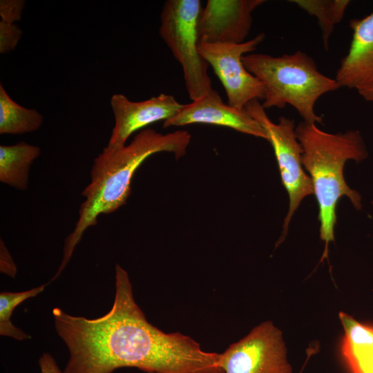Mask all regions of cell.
I'll return each mask as SVG.
<instances>
[{"instance_id": "6da1fadb", "label": "cell", "mask_w": 373, "mask_h": 373, "mask_svg": "<svg viewBox=\"0 0 373 373\" xmlns=\"http://www.w3.org/2000/svg\"><path fill=\"white\" fill-rule=\"evenodd\" d=\"M69 358L63 373H112L136 367L148 373H224L220 354L203 350L189 336L165 333L151 324L134 300L128 274L115 266L111 310L88 319L52 309Z\"/></svg>"}, {"instance_id": "7a4b0ae2", "label": "cell", "mask_w": 373, "mask_h": 373, "mask_svg": "<svg viewBox=\"0 0 373 373\" xmlns=\"http://www.w3.org/2000/svg\"><path fill=\"white\" fill-rule=\"evenodd\" d=\"M191 138L186 131L163 134L145 128L128 145L104 148L94 160L90 182L82 192L85 200L80 205L74 229L65 240L62 260L52 280L64 269L84 233L97 224L99 216L111 213L126 203L132 178L142 162L160 152L171 153L178 159L186 154Z\"/></svg>"}, {"instance_id": "3957f363", "label": "cell", "mask_w": 373, "mask_h": 373, "mask_svg": "<svg viewBox=\"0 0 373 373\" xmlns=\"http://www.w3.org/2000/svg\"><path fill=\"white\" fill-rule=\"evenodd\" d=\"M295 132L303 149L302 164L310 174L318 204L320 238L325 244L322 261L327 258L329 242L334 240L338 200L345 195L356 209H361L360 194L345 181L344 165L349 160H363L367 151L357 130L332 134L321 130L315 123L303 121Z\"/></svg>"}, {"instance_id": "277c9868", "label": "cell", "mask_w": 373, "mask_h": 373, "mask_svg": "<svg viewBox=\"0 0 373 373\" xmlns=\"http://www.w3.org/2000/svg\"><path fill=\"white\" fill-rule=\"evenodd\" d=\"M242 60L265 86L261 103L265 109L283 108L289 104L308 123L322 122L314 111L317 100L340 88L335 79L321 73L314 60L303 51L279 57L252 53L244 55Z\"/></svg>"}, {"instance_id": "5b68a950", "label": "cell", "mask_w": 373, "mask_h": 373, "mask_svg": "<svg viewBox=\"0 0 373 373\" xmlns=\"http://www.w3.org/2000/svg\"><path fill=\"white\" fill-rule=\"evenodd\" d=\"M202 8L199 0H168L160 15V35L182 66L192 101L213 90L209 64L198 49V23Z\"/></svg>"}, {"instance_id": "8992f818", "label": "cell", "mask_w": 373, "mask_h": 373, "mask_svg": "<svg viewBox=\"0 0 373 373\" xmlns=\"http://www.w3.org/2000/svg\"><path fill=\"white\" fill-rule=\"evenodd\" d=\"M245 110L264 128L271 144L278 164L283 186L289 197V207L283 224L281 242L285 237L289 221L306 196L314 193L312 180L304 171L301 160L303 149L296 132L294 120L280 117L274 123L258 100H252Z\"/></svg>"}, {"instance_id": "52a82bcc", "label": "cell", "mask_w": 373, "mask_h": 373, "mask_svg": "<svg viewBox=\"0 0 373 373\" xmlns=\"http://www.w3.org/2000/svg\"><path fill=\"white\" fill-rule=\"evenodd\" d=\"M224 373H292L282 332L270 321L220 353Z\"/></svg>"}, {"instance_id": "ba28073f", "label": "cell", "mask_w": 373, "mask_h": 373, "mask_svg": "<svg viewBox=\"0 0 373 373\" xmlns=\"http://www.w3.org/2000/svg\"><path fill=\"white\" fill-rule=\"evenodd\" d=\"M265 37L264 33H259L238 44H199L200 55L213 68L225 90L228 104L235 108L243 110L249 102L265 99L263 84L247 70L242 60L245 54L254 51Z\"/></svg>"}, {"instance_id": "9c48e42d", "label": "cell", "mask_w": 373, "mask_h": 373, "mask_svg": "<svg viewBox=\"0 0 373 373\" xmlns=\"http://www.w3.org/2000/svg\"><path fill=\"white\" fill-rule=\"evenodd\" d=\"M263 0H209L200 12V44L245 42L252 24V12Z\"/></svg>"}, {"instance_id": "30bf717a", "label": "cell", "mask_w": 373, "mask_h": 373, "mask_svg": "<svg viewBox=\"0 0 373 373\" xmlns=\"http://www.w3.org/2000/svg\"><path fill=\"white\" fill-rule=\"evenodd\" d=\"M171 95L161 93L141 102H132L122 94H114L111 99L115 124L108 146L126 145L135 131L154 122L166 120L182 106Z\"/></svg>"}, {"instance_id": "8fae6325", "label": "cell", "mask_w": 373, "mask_h": 373, "mask_svg": "<svg viewBox=\"0 0 373 373\" xmlns=\"http://www.w3.org/2000/svg\"><path fill=\"white\" fill-rule=\"evenodd\" d=\"M192 124L226 126L245 134L268 140L262 126L245 109L239 110L224 104L214 89L191 103L183 104L173 116L164 122L163 127Z\"/></svg>"}, {"instance_id": "7c38bea8", "label": "cell", "mask_w": 373, "mask_h": 373, "mask_svg": "<svg viewBox=\"0 0 373 373\" xmlns=\"http://www.w3.org/2000/svg\"><path fill=\"white\" fill-rule=\"evenodd\" d=\"M352 37L335 80L340 87L358 89L373 84V12L352 19Z\"/></svg>"}, {"instance_id": "4fadbf2b", "label": "cell", "mask_w": 373, "mask_h": 373, "mask_svg": "<svg viewBox=\"0 0 373 373\" xmlns=\"http://www.w3.org/2000/svg\"><path fill=\"white\" fill-rule=\"evenodd\" d=\"M40 153L39 146L23 141L1 145L0 181L17 189H26L30 166Z\"/></svg>"}, {"instance_id": "5bb4252c", "label": "cell", "mask_w": 373, "mask_h": 373, "mask_svg": "<svg viewBox=\"0 0 373 373\" xmlns=\"http://www.w3.org/2000/svg\"><path fill=\"white\" fill-rule=\"evenodd\" d=\"M43 121V115L39 112L18 104L0 84V134L33 132L39 128Z\"/></svg>"}, {"instance_id": "9a60e30c", "label": "cell", "mask_w": 373, "mask_h": 373, "mask_svg": "<svg viewBox=\"0 0 373 373\" xmlns=\"http://www.w3.org/2000/svg\"><path fill=\"white\" fill-rule=\"evenodd\" d=\"M309 15L317 18L322 30L323 43L325 50L328 48L330 36L336 24L340 23L350 3L349 0H293Z\"/></svg>"}, {"instance_id": "2e32d148", "label": "cell", "mask_w": 373, "mask_h": 373, "mask_svg": "<svg viewBox=\"0 0 373 373\" xmlns=\"http://www.w3.org/2000/svg\"><path fill=\"white\" fill-rule=\"evenodd\" d=\"M47 284L20 291H3L0 294V334L4 336L22 341L30 338V336L15 327L11 322L10 317L15 308L24 300L36 296L42 292Z\"/></svg>"}, {"instance_id": "e0dca14e", "label": "cell", "mask_w": 373, "mask_h": 373, "mask_svg": "<svg viewBox=\"0 0 373 373\" xmlns=\"http://www.w3.org/2000/svg\"><path fill=\"white\" fill-rule=\"evenodd\" d=\"M22 34V30L17 24L0 21V53L6 54L13 50Z\"/></svg>"}, {"instance_id": "ac0fdd59", "label": "cell", "mask_w": 373, "mask_h": 373, "mask_svg": "<svg viewBox=\"0 0 373 373\" xmlns=\"http://www.w3.org/2000/svg\"><path fill=\"white\" fill-rule=\"evenodd\" d=\"M25 3L24 0H1V21L9 23H15L19 21Z\"/></svg>"}, {"instance_id": "d6986e66", "label": "cell", "mask_w": 373, "mask_h": 373, "mask_svg": "<svg viewBox=\"0 0 373 373\" xmlns=\"http://www.w3.org/2000/svg\"><path fill=\"white\" fill-rule=\"evenodd\" d=\"M0 269L1 271L15 277L17 267L4 242L1 240L0 244Z\"/></svg>"}, {"instance_id": "ffe728a7", "label": "cell", "mask_w": 373, "mask_h": 373, "mask_svg": "<svg viewBox=\"0 0 373 373\" xmlns=\"http://www.w3.org/2000/svg\"><path fill=\"white\" fill-rule=\"evenodd\" d=\"M41 373H63L55 358L49 353H44L39 360Z\"/></svg>"}, {"instance_id": "44dd1931", "label": "cell", "mask_w": 373, "mask_h": 373, "mask_svg": "<svg viewBox=\"0 0 373 373\" xmlns=\"http://www.w3.org/2000/svg\"><path fill=\"white\" fill-rule=\"evenodd\" d=\"M358 94L366 101L373 102V84L357 89Z\"/></svg>"}, {"instance_id": "7402d4cb", "label": "cell", "mask_w": 373, "mask_h": 373, "mask_svg": "<svg viewBox=\"0 0 373 373\" xmlns=\"http://www.w3.org/2000/svg\"><path fill=\"white\" fill-rule=\"evenodd\" d=\"M372 204H373V201L372 202Z\"/></svg>"}]
</instances>
